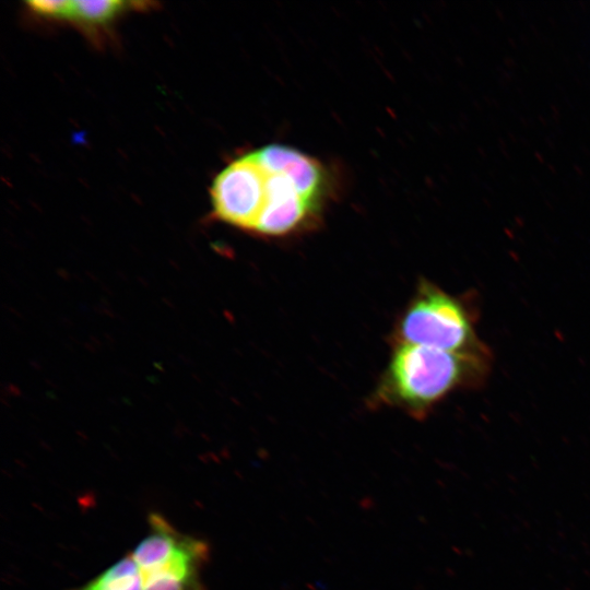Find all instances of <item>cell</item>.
Wrapping results in <instances>:
<instances>
[{
	"instance_id": "cell-1",
	"label": "cell",
	"mask_w": 590,
	"mask_h": 590,
	"mask_svg": "<svg viewBox=\"0 0 590 590\" xmlns=\"http://www.w3.org/2000/svg\"><path fill=\"white\" fill-rule=\"evenodd\" d=\"M243 231L287 238L317 227L337 180L330 166L296 148L270 143L236 157Z\"/></svg>"
},
{
	"instance_id": "cell-2",
	"label": "cell",
	"mask_w": 590,
	"mask_h": 590,
	"mask_svg": "<svg viewBox=\"0 0 590 590\" xmlns=\"http://www.w3.org/2000/svg\"><path fill=\"white\" fill-rule=\"evenodd\" d=\"M484 346L450 352L429 346L392 343L388 364L368 403L388 406L422 420L448 394L481 385L489 370Z\"/></svg>"
},
{
	"instance_id": "cell-3",
	"label": "cell",
	"mask_w": 590,
	"mask_h": 590,
	"mask_svg": "<svg viewBox=\"0 0 590 590\" xmlns=\"http://www.w3.org/2000/svg\"><path fill=\"white\" fill-rule=\"evenodd\" d=\"M473 326L472 314L461 298L421 280L396 322L392 343L469 351L483 345Z\"/></svg>"
},
{
	"instance_id": "cell-4",
	"label": "cell",
	"mask_w": 590,
	"mask_h": 590,
	"mask_svg": "<svg viewBox=\"0 0 590 590\" xmlns=\"http://www.w3.org/2000/svg\"><path fill=\"white\" fill-rule=\"evenodd\" d=\"M72 590H142V578L137 563L128 554L86 585Z\"/></svg>"
},
{
	"instance_id": "cell-5",
	"label": "cell",
	"mask_w": 590,
	"mask_h": 590,
	"mask_svg": "<svg viewBox=\"0 0 590 590\" xmlns=\"http://www.w3.org/2000/svg\"><path fill=\"white\" fill-rule=\"evenodd\" d=\"M132 3L118 0L70 1L67 17L83 25L97 26L113 21Z\"/></svg>"
},
{
	"instance_id": "cell-6",
	"label": "cell",
	"mask_w": 590,
	"mask_h": 590,
	"mask_svg": "<svg viewBox=\"0 0 590 590\" xmlns=\"http://www.w3.org/2000/svg\"><path fill=\"white\" fill-rule=\"evenodd\" d=\"M70 1L63 0H40L27 2V7L38 15L44 17L66 19Z\"/></svg>"
}]
</instances>
